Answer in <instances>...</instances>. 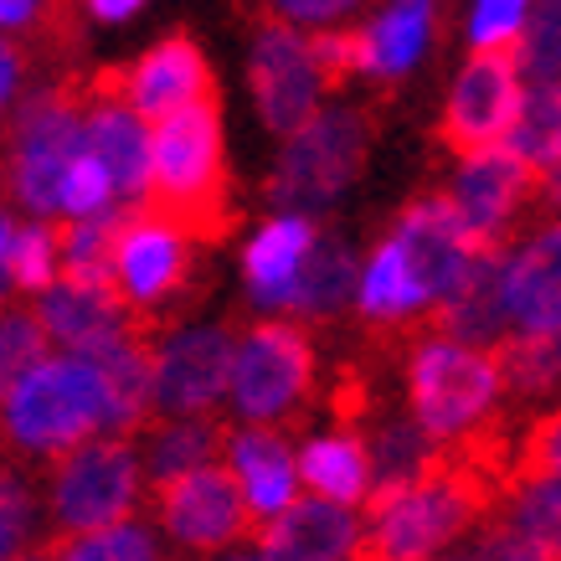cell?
<instances>
[{"mask_svg": "<svg viewBox=\"0 0 561 561\" xmlns=\"http://www.w3.org/2000/svg\"><path fill=\"white\" fill-rule=\"evenodd\" d=\"M99 433H119V402L88 351L42 356L32 371L5 381V438L26 454L62 459Z\"/></svg>", "mask_w": 561, "mask_h": 561, "instance_id": "6da1fadb", "label": "cell"}, {"mask_svg": "<svg viewBox=\"0 0 561 561\" xmlns=\"http://www.w3.org/2000/svg\"><path fill=\"white\" fill-rule=\"evenodd\" d=\"M484 515V463L469 454H438L427 474L371 490L366 551L387 561H423L469 536Z\"/></svg>", "mask_w": 561, "mask_h": 561, "instance_id": "7a4b0ae2", "label": "cell"}, {"mask_svg": "<svg viewBox=\"0 0 561 561\" xmlns=\"http://www.w3.org/2000/svg\"><path fill=\"white\" fill-rule=\"evenodd\" d=\"M227 154H221V114L217 103L202 99L154 119V175L150 202L186 227L191 238H221L227 232Z\"/></svg>", "mask_w": 561, "mask_h": 561, "instance_id": "3957f363", "label": "cell"}, {"mask_svg": "<svg viewBox=\"0 0 561 561\" xmlns=\"http://www.w3.org/2000/svg\"><path fill=\"white\" fill-rule=\"evenodd\" d=\"M505 397V376H500V356H490L484 345L454 341V335H427L408 356V402L412 417L443 443H463L494 402Z\"/></svg>", "mask_w": 561, "mask_h": 561, "instance_id": "277c9868", "label": "cell"}, {"mask_svg": "<svg viewBox=\"0 0 561 561\" xmlns=\"http://www.w3.org/2000/svg\"><path fill=\"white\" fill-rule=\"evenodd\" d=\"M366 160V119L356 108H320L309 124L284 135V154L273 165V206L324 217L341 202Z\"/></svg>", "mask_w": 561, "mask_h": 561, "instance_id": "5b68a950", "label": "cell"}, {"mask_svg": "<svg viewBox=\"0 0 561 561\" xmlns=\"http://www.w3.org/2000/svg\"><path fill=\"white\" fill-rule=\"evenodd\" d=\"M139 474L145 459L124 443V433H99V438L68 448L57 469H51L47 515L62 536L78 530H99L114 520H129L139 500Z\"/></svg>", "mask_w": 561, "mask_h": 561, "instance_id": "8992f818", "label": "cell"}, {"mask_svg": "<svg viewBox=\"0 0 561 561\" xmlns=\"http://www.w3.org/2000/svg\"><path fill=\"white\" fill-rule=\"evenodd\" d=\"M88 145V99L42 93L16 108L11 139V191L32 217H62V191L78 150Z\"/></svg>", "mask_w": 561, "mask_h": 561, "instance_id": "52a82bcc", "label": "cell"}, {"mask_svg": "<svg viewBox=\"0 0 561 561\" xmlns=\"http://www.w3.org/2000/svg\"><path fill=\"white\" fill-rule=\"evenodd\" d=\"M314 387V351L289 320H263L238 341L232 408L242 423H284Z\"/></svg>", "mask_w": 561, "mask_h": 561, "instance_id": "ba28073f", "label": "cell"}, {"mask_svg": "<svg viewBox=\"0 0 561 561\" xmlns=\"http://www.w3.org/2000/svg\"><path fill=\"white\" fill-rule=\"evenodd\" d=\"M526 68H520V51L515 47H479L469 62L459 68L448 103H443V124L438 135L448 150H490L505 145L526 99Z\"/></svg>", "mask_w": 561, "mask_h": 561, "instance_id": "9c48e42d", "label": "cell"}, {"mask_svg": "<svg viewBox=\"0 0 561 561\" xmlns=\"http://www.w3.org/2000/svg\"><path fill=\"white\" fill-rule=\"evenodd\" d=\"M154 515L165 536L186 551H221V546L242 541L257 520L232 463H202V469L154 484Z\"/></svg>", "mask_w": 561, "mask_h": 561, "instance_id": "30bf717a", "label": "cell"}, {"mask_svg": "<svg viewBox=\"0 0 561 561\" xmlns=\"http://www.w3.org/2000/svg\"><path fill=\"white\" fill-rule=\"evenodd\" d=\"M253 103L257 119L268 124L273 135H294L299 124H309L320 114V99L330 88V72L320 68L314 36H305V26L294 21H268L253 36Z\"/></svg>", "mask_w": 561, "mask_h": 561, "instance_id": "8fae6325", "label": "cell"}, {"mask_svg": "<svg viewBox=\"0 0 561 561\" xmlns=\"http://www.w3.org/2000/svg\"><path fill=\"white\" fill-rule=\"evenodd\" d=\"M232 366H238V341L221 324H191L165 335V345L154 351V412L160 417L211 412L221 397H232Z\"/></svg>", "mask_w": 561, "mask_h": 561, "instance_id": "7c38bea8", "label": "cell"}, {"mask_svg": "<svg viewBox=\"0 0 561 561\" xmlns=\"http://www.w3.org/2000/svg\"><path fill=\"white\" fill-rule=\"evenodd\" d=\"M391 238L402 242L408 268L417 278V289H423L427 309H438L448 294L459 289L463 273L474 268V257L484 253V242L469 232V221L454 206V196H423V202H412L397 217Z\"/></svg>", "mask_w": 561, "mask_h": 561, "instance_id": "4fadbf2b", "label": "cell"}, {"mask_svg": "<svg viewBox=\"0 0 561 561\" xmlns=\"http://www.w3.org/2000/svg\"><path fill=\"white\" fill-rule=\"evenodd\" d=\"M536 191V165L526 154H515L511 145H490V150H469L454 175V206L463 211L469 232L484 248H505L511 227L520 221V206Z\"/></svg>", "mask_w": 561, "mask_h": 561, "instance_id": "5bb4252c", "label": "cell"}, {"mask_svg": "<svg viewBox=\"0 0 561 561\" xmlns=\"http://www.w3.org/2000/svg\"><path fill=\"white\" fill-rule=\"evenodd\" d=\"M191 273V232L165 211H145L135 206L119 232V257H114V278H119L124 299L135 309L165 305L171 294L186 289Z\"/></svg>", "mask_w": 561, "mask_h": 561, "instance_id": "9a60e30c", "label": "cell"}, {"mask_svg": "<svg viewBox=\"0 0 561 561\" xmlns=\"http://www.w3.org/2000/svg\"><path fill=\"white\" fill-rule=\"evenodd\" d=\"M257 557L268 561H345L366 551V520L345 500H324L309 490L257 530Z\"/></svg>", "mask_w": 561, "mask_h": 561, "instance_id": "2e32d148", "label": "cell"}, {"mask_svg": "<svg viewBox=\"0 0 561 561\" xmlns=\"http://www.w3.org/2000/svg\"><path fill=\"white\" fill-rule=\"evenodd\" d=\"M103 83L114 88L119 99H129L145 114V119H165V114H181L191 103L211 99V68H206L202 47L191 36H165L154 42L135 68L108 72Z\"/></svg>", "mask_w": 561, "mask_h": 561, "instance_id": "e0dca14e", "label": "cell"}, {"mask_svg": "<svg viewBox=\"0 0 561 561\" xmlns=\"http://www.w3.org/2000/svg\"><path fill=\"white\" fill-rule=\"evenodd\" d=\"M154 119H145L135 103L119 99L108 83L88 99V150H99V160L114 171L124 206L150 202V175H154Z\"/></svg>", "mask_w": 561, "mask_h": 561, "instance_id": "ac0fdd59", "label": "cell"}, {"mask_svg": "<svg viewBox=\"0 0 561 561\" xmlns=\"http://www.w3.org/2000/svg\"><path fill=\"white\" fill-rule=\"evenodd\" d=\"M314 242H320V227L305 211H278L273 221H263L253 232V242H248V253H242L248 299L257 309H289Z\"/></svg>", "mask_w": 561, "mask_h": 561, "instance_id": "d6986e66", "label": "cell"}, {"mask_svg": "<svg viewBox=\"0 0 561 561\" xmlns=\"http://www.w3.org/2000/svg\"><path fill=\"white\" fill-rule=\"evenodd\" d=\"M505 305L515 330L561 335V221L505 253Z\"/></svg>", "mask_w": 561, "mask_h": 561, "instance_id": "ffe728a7", "label": "cell"}, {"mask_svg": "<svg viewBox=\"0 0 561 561\" xmlns=\"http://www.w3.org/2000/svg\"><path fill=\"white\" fill-rule=\"evenodd\" d=\"M129 299H124L119 284H99V278H72L62 273L51 289L36 294V314L47 324V335L62 351H83V345L114 335V330H129Z\"/></svg>", "mask_w": 561, "mask_h": 561, "instance_id": "44dd1931", "label": "cell"}, {"mask_svg": "<svg viewBox=\"0 0 561 561\" xmlns=\"http://www.w3.org/2000/svg\"><path fill=\"white\" fill-rule=\"evenodd\" d=\"M433 21H438V0H387L366 26H356L360 78L376 83L408 78L433 42Z\"/></svg>", "mask_w": 561, "mask_h": 561, "instance_id": "7402d4cb", "label": "cell"}, {"mask_svg": "<svg viewBox=\"0 0 561 561\" xmlns=\"http://www.w3.org/2000/svg\"><path fill=\"white\" fill-rule=\"evenodd\" d=\"M433 324L443 335L454 341H469V345H494L511 335V305H505V248H484L474 257V268L463 273V284L438 309H433Z\"/></svg>", "mask_w": 561, "mask_h": 561, "instance_id": "603a6c76", "label": "cell"}, {"mask_svg": "<svg viewBox=\"0 0 561 561\" xmlns=\"http://www.w3.org/2000/svg\"><path fill=\"white\" fill-rule=\"evenodd\" d=\"M227 463L238 469L242 479V494H248V505H253L257 526L273 520L278 511H289L294 500H299V454H294L289 443L273 433V423H253L232 433L227 438Z\"/></svg>", "mask_w": 561, "mask_h": 561, "instance_id": "cb8c5ba5", "label": "cell"}, {"mask_svg": "<svg viewBox=\"0 0 561 561\" xmlns=\"http://www.w3.org/2000/svg\"><path fill=\"white\" fill-rule=\"evenodd\" d=\"M299 474H305V490L324 494V500H345V505H360L366 494L376 490V459L371 448L351 433H320L299 448Z\"/></svg>", "mask_w": 561, "mask_h": 561, "instance_id": "d4e9b609", "label": "cell"}, {"mask_svg": "<svg viewBox=\"0 0 561 561\" xmlns=\"http://www.w3.org/2000/svg\"><path fill=\"white\" fill-rule=\"evenodd\" d=\"M356 289H360V263H356V253H351V242L320 232L305 273H299V289H294L289 314L330 320V314H341L345 305H356Z\"/></svg>", "mask_w": 561, "mask_h": 561, "instance_id": "484cf974", "label": "cell"}, {"mask_svg": "<svg viewBox=\"0 0 561 561\" xmlns=\"http://www.w3.org/2000/svg\"><path fill=\"white\" fill-rule=\"evenodd\" d=\"M356 309H360V320H371V324H402L427 309L423 289H417V278L408 268V253H402L397 238H381V248L366 257Z\"/></svg>", "mask_w": 561, "mask_h": 561, "instance_id": "4316f807", "label": "cell"}, {"mask_svg": "<svg viewBox=\"0 0 561 561\" xmlns=\"http://www.w3.org/2000/svg\"><path fill=\"white\" fill-rule=\"evenodd\" d=\"M0 268L5 284L21 294H42L62 278V232H51L47 217L42 221H21L5 217L0 221Z\"/></svg>", "mask_w": 561, "mask_h": 561, "instance_id": "83f0119b", "label": "cell"}, {"mask_svg": "<svg viewBox=\"0 0 561 561\" xmlns=\"http://www.w3.org/2000/svg\"><path fill=\"white\" fill-rule=\"evenodd\" d=\"M221 454V433L206 412H186V417H165V427H154L150 448H145V474L154 484L186 474V469H202V463H217Z\"/></svg>", "mask_w": 561, "mask_h": 561, "instance_id": "f1b7e54d", "label": "cell"}, {"mask_svg": "<svg viewBox=\"0 0 561 561\" xmlns=\"http://www.w3.org/2000/svg\"><path fill=\"white\" fill-rule=\"evenodd\" d=\"M500 356V376H505V391L530 402V397H546V391L561 387V335H546V330H515V341L494 345Z\"/></svg>", "mask_w": 561, "mask_h": 561, "instance_id": "f546056e", "label": "cell"}, {"mask_svg": "<svg viewBox=\"0 0 561 561\" xmlns=\"http://www.w3.org/2000/svg\"><path fill=\"white\" fill-rule=\"evenodd\" d=\"M135 206L119 211H99V217H78L62 232V273L72 278H99V284H119L114 278V257H119V232Z\"/></svg>", "mask_w": 561, "mask_h": 561, "instance_id": "4dcf8cb0", "label": "cell"}, {"mask_svg": "<svg viewBox=\"0 0 561 561\" xmlns=\"http://www.w3.org/2000/svg\"><path fill=\"white\" fill-rule=\"evenodd\" d=\"M438 443L417 417H387L376 427V490H391V484H408V479L427 474L438 463Z\"/></svg>", "mask_w": 561, "mask_h": 561, "instance_id": "1f68e13d", "label": "cell"}, {"mask_svg": "<svg viewBox=\"0 0 561 561\" xmlns=\"http://www.w3.org/2000/svg\"><path fill=\"white\" fill-rule=\"evenodd\" d=\"M505 145L515 154H526L536 171L561 160V78L526 83V99H520V114H515V129Z\"/></svg>", "mask_w": 561, "mask_h": 561, "instance_id": "d6a6232c", "label": "cell"}, {"mask_svg": "<svg viewBox=\"0 0 561 561\" xmlns=\"http://www.w3.org/2000/svg\"><path fill=\"white\" fill-rule=\"evenodd\" d=\"M505 520L526 530L530 546L546 557H561V474H526L511 484Z\"/></svg>", "mask_w": 561, "mask_h": 561, "instance_id": "836d02e7", "label": "cell"}, {"mask_svg": "<svg viewBox=\"0 0 561 561\" xmlns=\"http://www.w3.org/2000/svg\"><path fill=\"white\" fill-rule=\"evenodd\" d=\"M51 551H57V557H72V561H150V557H160L154 530L135 526V520H114V526L62 536Z\"/></svg>", "mask_w": 561, "mask_h": 561, "instance_id": "e575fe53", "label": "cell"}, {"mask_svg": "<svg viewBox=\"0 0 561 561\" xmlns=\"http://www.w3.org/2000/svg\"><path fill=\"white\" fill-rule=\"evenodd\" d=\"M515 51H520V68H526L530 83L561 78V0H536Z\"/></svg>", "mask_w": 561, "mask_h": 561, "instance_id": "d590c367", "label": "cell"}, {"mask_svg": "<svg viewBox=\"0 0 561 561\" xmlns=\"http://www.w3.org/2000/svg\"><path fill=\"white\" fill-rule=\"evenodd\" d=\"M536 0H469V47H515Z\"/></svg>", "mask_w": 561, "mask_h": 561, "instance_id": "8d00e7d4", "label": "cell"}, {"mask_svg": "<svg viewBox=\"0 0 561 561\" xmlns=\"http://www.w3.org/2000/svg\"><path fill=\"white\" fill-rule=\"evenodd\" d=\"M47 345H51V335H47V324H42V314L11 309L5 324H0V371H5V381H16V376L32 371L42 356H51Z\"/></svg>", "mask_w": 561, "mask_h": 561, "instance_id": "74e56055", "label": "cell"}, {"mask_svg": "<svg viewBox=\"0 0 561 561\" xmlns=\"http://www.w3.org/2000/svg\"><path fill=\"white\" fill-rule=\"evenodd\" d=\"M526 474H561V412L541 417V423L526 433L520 459H515V469H511V484Z\"/></svg>", "mask_w": 561, "mask_h": 561, "instance_id": "f35d334b", "label": "cell"}, {"mask_svg": "<svg viewBox=\"0 0 561 561\" xmlns=\"http://www.w3.org/2000/svg\"><path fill=\"white\" fill-rule=\"evenodd\" d=\"M32 520H36L32 490L16 484V479H5V490H0V551L5 557H21L32 546Z\"/></svg>", "mask_w": 561, "mask_h": 561, "instance_id": "ab89813d", "label": "cell"}, {"mask_svg": "<svg viewBox=\"0 0 561 561\" xmlns=\"http://www.w3.org/2000/svg\"><path fill=\"white\" fill-rule=\"evenodd\" d=\"M366 0H268L273 16L294 21V26H305V32H324V26H345V21L356 16Z\"/></svg>", "mask_w": 561, "mask_h": 561, "instance_id": "60d3db41", "label": "cell"}, {"mask_svg": "<svg viewBox=\"0 0 561 561\" xmlns=\"http://www.w3.org/2000/svg\"><path fill=\"white\" fill-rule=\"evenodd\" d=\"M36 16H42V0H0V21H5V32H26Z\"/></svg>", "mask_w": 561, "mask_h": 561, "instance_id": "b9f144b4", "label": "cell"}, {"mask_svg": "<svg viewBox=\"0 0 561 561\" xmlns=\"http://www.w3.org/2000/svg\"><path fill=\"white\" fill-rule=\"evenodd\" d=\"M83 5H88V16L93 21H129L145 0H83Z\"/></svg>", "mask_w": 561, "mask_h": 561, "instance_id": "7bdbcfd3", "label": "cell"}, {"mask_svg": "<svg viewBox=\"0 0 561 561\" xmlns=\"http://www.w3.org/2000/svg\"><path fill=\"white\" fill-rule=\"evenodd\" d=\"M536 196H541L551 211H561V160H551L546 171H536Z\"/></svg>", "mask_w": 561, "mask_h": 561, "instance_id": "ee69618b", "label": "cell"}, {"mask_svg": "<svg viewBox=\"0 0 561 561\" xmlns=\"http://www.w3.org/2000/svg\"><path fill=\"white\" fill-rule=\"evenodd\" d=\"M0 72H5V103H16V88H21V57H16V47H5L0 51Z\"/></svg>", "mask_w": 561, "mask_h": 561, "instance_id": "f6af8a7d", "label": "cell"}]
</instances>
